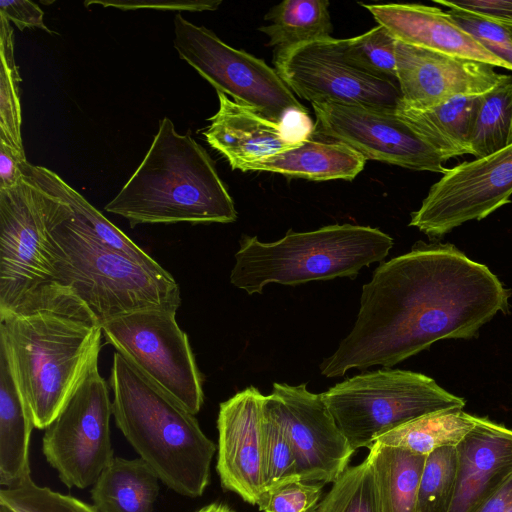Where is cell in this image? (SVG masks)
I'll return each instance as SVG.
<instances>
[{"label": "cell", "instance_id": "obj_1", "mask_svg": "<svg viewBox=\"0 0 512 512\" xmlns=\"http://www.w3.org/2000/svg\"><path fill=\"white\" fill-rule=\"evenodd\" d=\"M510 291L490 269L452 244L417 242L363 285L350 333L320 364L325 377L380 365L390 368L443 339H472Z\"/></svg>", "mask_w": 512, "mask_h": 512}, {"label": "cell", "instance_id": "obj_2", "mask_svg": "<svg viewBox=\"0 0 512 512\" xmlns=\"http://www.w3.org/2000/svg\"><path fill=\"white\" fill-rule=\"evenodd\" d=\"M102 335L82 304L0 314V346L35 428L45 429L54 420L98 361Z\"/></svg>", "mask_w": 512, "mask_h": 512}, {"label": "cell", "instance_id": "obj_3", "mask_svg": "<svg viewBox=\"0 0 512 512\" xmlns=\"http://www.w3.org/2000/svg\"><path fill=\"white\" fill-rule=\"evenodd\" d=\"M107 212L139 224L231 223L237 211L208 152L189 134H180L170 118L158 131L140 165Z\"/></svg>", "mask_w": 512, "mask_h": 512}, {"label": "cell", "instance_id": "obj_4", "mask_svg": "<svg viewBox=\"0 0 512 512\" xmlns=\"http://www.w3.org/2000/svg\"><path fill=\"white\" fill-rule=\"evenodd\" d=\"M115 424L160 481L197 498L210 482L216 444L194 414L115 352L111 367Z\"/></svg>", "mask_w": 512, "mask_h": 512}, {"label": "cell", "instance_id": "obj_5", "mask_svg": "<svg viewBox=\"0 0 512 512\" xmlns=\"http://www.w3.org/2000/svg\"><path fill=\"white\" fill-rule=\"evenodd\" d=\"M53 195L48 231L57 258L60 283L102 325L113 318L149 308L175 310L180 289L163 267L151 268L102 244L73 217L70 206Z\"/></svg>", "mask_w": 512, "mask_h": 512}, {"label": "cell", "instance_id": "obj_6", "mask_svg": "<svg viewBox=\"0 0 512 512\" xmlns=\"http://www.w3.org/2000/svg\"><path fill=\"white\" fill-rule=\"evenodd\" d=\"M393 239L370 226L334 224L309 232L288 230L276 242L243 235L230 282L249 295L267 284L295 286L315 280L351 277L383 261Z\"/></svg>", "mask_w": 512, "mask_h": 512}, {"label": "cell", "instance_id": "obj_7", "mask_svg": "<svg viewBox=\"0 0 512 512\" xmlns=\"http://www.w3.org/2000/svg\"><path fill=\"white\" fill-rule=\"evenodd\" d=\"M29 164L18 186L0 190V314L78 300L58 276L48 231L54 195L30 174Z\"/></svg>", "mask_w": 512, "mask_h": 512}, {"label": "cell", "instance_id": "obj_8", "mask_svg": "<svg viewBox=\"0 0 512 512\" xmlns=\"http://www.w3.org/2000/svg\"><path fill=\"white\" fill-rule=\"evenodd\" d=\"M341 432L356 451L423 415L463 409L465 400L417 372L383 369L348 378L321 393Z\"/></svg>", "mask_w": 512, "mask_h": 512}, {"label": "cell", "instance_id": "obj_9", "mask_svg": "<svg viewBox=\"0 0 512 512\" xmlns=\"http://www.w3.org/2000/svg\"><path fill=\"white\" fill-rule=\"evenodd\" d=\"M173 44L182 60L234 102L274 122H283L297 113L308 114L274 68L232 48L213 31L191 23L181 13L174 17Z\"/></svg>", "mask_w": 512, "mask_h": 512}, {"label": "cell", "instance_id": "obj_10", "mask_svg": "<svg viewBox=\"0 0 512 512\" xmlns=\"http://www.w3.org/2000/svg\"><path fill=\"white\" fill-rule=\"evenodd\" d=\"M176 312L142 309L108 320L101 328L116 352L195 415L204 400L202 378Z\"/></svg>", "mask_w": 512, "mask_h": 512}, {"label": "cell", "instance_id": "obj_11", "mask_svg": "<svg viewBox=\"0 0 512 512\" xmlns=\"http://www.w3.org/2000/svg\"><path fill=\"white\" fill-rule=\"evenodd\" d=\"M112 415L109 387L95 361L42 438L46 461L68 488L93 486L114 459Z\"/></svg>", "mask_w": 512, "mask_h": 512}, {"label": "cell", "instance_id": "obj_12", "mask_svg": "<svg viewBox=\"0 0 512 512\" xmlns=\"http://www.w3.org/2000/svg\"><path fill=\"white\" fill-rule=\"evenodd\" d=\"M282 81L311 104L336 103L396 110L401 92L396 82L367 74L346 62L336 39L327 38L274 52Z\"/></svg>", "mask_w": 512, "mask_h": 512}, {"label": "cell", "instance_id": "obj_13", "mask_svg": "<svg viewBox=\"0 0 512 512\" xmlns=\"http://www.w3.org/2000/svg\"><path fill=\"white\" fill-rule=\"evenodd\" d=\"M512 144L485 157L447 168L434 183L409 225L441 237L471 220H482L509 203Z\"/></svg>", "mask_w": 512, "mask_h": 512}, {"label": "cell", "instance_id": "obj_14", "mask_svg": "<svg viewBox=\"0 0 512 512\" xmlns=\"http://www.w3.org/2000/svg\"><path fill=\"white\" fill-rule=\"evenodd\" d=\"M320 138L343 143L366 160L443 174L444 160L395 112L374 107L312 104Z\"/></svg>", "mask_w": 512, "mask_h": 512}, {"label": "cell", "instance_id": "obj_15", "mask_svg": "<svg viewBox=\"0 0 512 512\" xmlns=\"http://www.w3.org/2000/svg\"><path fill=\"white\" fill-rule=\"evenodd\" d=\"M263 408L279 423L293 448L297 475L306 481L333 483L355 452L339 429L321 394L306 383H273Z\"/></svg>", "mask_w": 512, "mask_h": 512}, {"label": "cell", "instance_id": "obj_16", "mask_svg": "<svg viewBox=\"0 0 512 512\" xmlns=\"http://www.w3.org/2000/svg\"><path fill=\"white\" fill-rule=\"evenodd\" d=\"M263 398L254 386L219 406L216 470L221 486L256 505L264 490Z\"/></svg>", "mask_w": 512, "mask_h": 512}, {"label": "cell", "instance_id": "obj_17", "mask_svg": "<svg viewBox=\"0 0 512 512\" xmlns=\"http://www.w3.org/2000/svg\"><path fill=\"white\" fill-rule=\"evenodd\" d=\"M396 72L401 102L417 109L429 108L459 96L482 95L503 76L489 64L399 41L396 43Z\"/></svg>", "mask_w": 512, "mask_h": 512}, {"label": "cell", "instance_id": "obj_18", "mask_svg": "<svg viewBox=\"0 0 512 512\" xmlns=\"http://www.w3.org/2000/svg\"><path fill=\"white\" fill-rule=\"evenodd\" d=\"M216 92L219 109L208 119L211 123L203 135L233 170L293 148L312 134L311 120L305 116L274 122Z\"/></svg>", "mask_w": 512, "mask_h": 512}, {"label": "cell", "instance_id": "obj_19", "mask_svg": "<svg viewBox=\"0 0 512 512\" xmlns=\"http://www.w3.org/2000/svg\"><path fill=\"white\" fill-rule=\"evenodd\" d=\"M360 4L399 42L511 70L440 8L421 4Z\"/></svg>", "mask_w": 512, "mask_h": 512}, {"label": "cell", "instance_id": "obj_20", "mask_svg": "<svg viewBox=\"0 0 512 512\" xmlns=\"http://www.w3.org/2000/svg\"><path fill=\"white\" fill-rule=\"evenodd\" d=\"M456 490L450 512H469L512 471V429L485 417L456 446Z\"/></svg>", "mask_w": 512, "mask_h": 512}, {"label": "cell", "instance_id": "obj_21", "mask_svg": "<svg viewBox=\"0 0 512 512\" xmlns=\"http://www.w3.org/2000/svg\"><path fill=\"white\" fill-rule=\"evenodd\" d=\"M34 421L0 346V484L17 486L31 478L29 445Z\"/></svg>", "mask_w": 512, "mask_h": 512}, {"label": "cell", "instance_id": "obj_22", "mask_svg": "<svg viewBox=\"0 0 512 512\" xmlns=\"http://www.w3.org/2000/svg\"><path fill=\"white\" fill-rule=\"evenodd\" d=\"M366 159L349 146L311 136L297 146L249 163L241 171H268L308 180L354 179Z\"/></svg>", "mask_w": 512, "mask_h": 512}, {"label": "cell", "instance_id": "obj_23", "mask_svg": "<svg viewBox=\"0 0 512 512\" xmlns=\"http://www.w3.org/2000/svg\"><path fill=\"white\" fill-rule=\"evenodd\" d=\"M481 95L459 96L417 109L400 101L396 114L445 161L470 154V136Z\"/></svg>", "mask_w": 512, "mask_h": 512}, {"label": "cell", "instance_id": "obj_24", "mask_svg": "<svg viewBox=\"0 0 512 512\" xmlns=\"http://www.w3.org/2000/svg\"><path fill=\"white\" fill-rule=\"evenodd\" d=\"M159 477L141 458L114 457L91 489L99 512H154Z\"/></svg>", "mask_w": 512, "mask_h": 512}, {"label": "cell", "instance_id": "obj_25", "mask_svg": "<svg viewBox=\"0 0 512 512\" xmlns=\"http://www.w3.org/2000/svg\"><path fill=\"white\" fill-rule=\"evenodd\" d=\"M426 457L375 442L369 461L380 512H417L419 484Z\"/></svg>", "mask_w": 512, "mask_h": 512}, {"label": "cell", "instance_id": "obj_26", "mask_svg": "<svg viewBox=\"0 0 512 512\" xmlns=\"http://www.w3.org/2000/svg\"><path fill=\"white\" fill-rule=\"evenodd\" d=\"M476 417L463 409L441 410L409 421L376 442L427 456L440 448L456 447L474 428Z\"/></svg>", "mask_w": 512, "mask_h": 512}, {"label": "cell", "instance_id": "obj_27", "mask_svg": "<svg viewBox=\"0 0 512 512\" xmlns=\"http://www.w3.org/2000/svg\"><path fill=\"white\" fill-rule=\"evenodd\" d=\"M326 0H285L272 7L259 30L269 37L274 52L299 44L331 38L333 31Z\"/></svg>", "mask_w": 512, "mask_h": 512}, {"label": "cell", "instance_id": "obj_28", "mask_svg": "<svg viewBox=\"0 0 512 512\" xmlns=\"http://www.w3.org/2000/svg\"><path fill=\"white\" fill-rule=\"evenodd\" d=\"M32 174L68 203L73 217L102 244L151 268L162 267L55 172L31 165Z\"/></svg>", "mask_w": 512, "mask_h": 512}, {"label": "cell", "instance_id": "obj_29", "mask_svg": "<svg viewBox=\"0 0 512 512\" xmlns=\"http://www.w3.org/2000/svg\"><path fill=\"white\" fill-rule=\"evenodd\" d=\"M512 144V76L501 80L481 95L475 113L470 154L481 158Z\"/></svg>", "mask_w": 512, "mask_h": 512}, {"label": "cell", "instance_id": "obj_30", "mask_svg": "<svg viewBox=\"0 0 512 512\" xmlns=\"http://www.w3.org/2000/svg\"><path fill=\"white\" fill-rule=\"evenodd\" d=\"M0 140L25 153L21 135L18 66L14 57V31L0 16Z\"/></svg>", "mask_w": 512, "mask_h": 512}, {"label": "cell", "instance_id": "obj_31", "mask_svg": "<svg viewBox=\"0 0 512 512\" xmlns=\"http://www.w3.org/2000/svg\"><path fill=\"white\" fill-rule=\"evenodd\" d=\"M397 40L382 25L349 39H336L342 58L372 76L397 83ZM398 84V83H397Z\"/></svg>", "mask_w": 512, "mask_h": 512}, {"label": "cell", "instance_id": "obj_32", "mask_svg": "<svg viewBox=\"0 0 512 512\" xmlns=\"http://www.w3.org/2000/svg\"><path fill=\"white\" fill-rule=\"evenodd\" d=\"M316 512H380L369 461L347 467L332 483Z\"/></svg>", "mask_w": 512, "mask_h": 512}, {"label": "cell", "instance_id": "obj_33", "mask_svg": "<svg viewBox=\"0 0 512 512\" xmlns=\"http://www.w3.org/2000/svg\"><path fill=\"white\" fill-rule=\"evenodd\" d=\"M456 474V447L440 448L427 455L419 484L417 512H450Z\"/></svg>", "mask_w": 512, "mask_h": 512}, {"label": "cell", "instance_id": "obj_34", "mask_svg": "<svg viewBox=\"0 0 512 512\" xmlns=\"http://www.w3.org/2000/svg\"><path fill=\"white\" fill-rule=\"evenodd\" d=\"M0 505L8 512H99L94 505L37 485L32 478L0 490Z\"/></svg>", "mask_w": 512, "mask_h": 512}, {"label": "cell", "instance_id": "obj_35", "mask_svg": "<svg viewBox=\"0 0 512 512\" xmlns=\"http://www.w3.org/2000/svg\"><path fill=\"white\" fill-rule=\"evenodd\" d=\"M262 429L264 489L299 477L295 454L287 435L264 408Z\"/></svg>", "mask_w": 512, "mask_h": 512}, {"label": "cell", "instance_id": "obj_36", "mask_svg": "<svg viewBox=\"0 0 512 512\" xmlns=\"http://www.w3.org/2000/svg\"><path fill=\"white\" fill-rule=\"evenodd\" d=\"M324 485L295 477L264 489L256 505L262 512H316Z\"/></svg>", "mask_w": 512, "mask_h": 512}, {"label": "cell", "instance_id": "obj_37", "mask_svg": "<svg viewBox=\"0 0 512 512\" xmlns=\"http://www.w3.org/2000/svg\"><path fill=\"white\" fill-rule=\"evenodd\" d=\"M454 22L488 52L506 62L512 71V36L509 30L477 15L449 10Z\"/></svg>", "mask_w": 512, "mask_h": 512}, {"label": "cell", "instance_id": "obj_38", "mask_svg": "<svg viewBox=\"0 0 512 512\" xmlns=\"http://www.w3.org/2000/svg\"><path fill=\"white\" fill-rule=\"evenodd\" d=\"M449 8L477 15L504 27H512V0H434Z\"/></svg>", "mask_w": 512, "mask_h": 512}, {"label": "cell", "instance_id": "obj_39", "mask_svg": "<svg viewBox=\"0 0 512 512\" xmlns=\"http://www.w3.org/2000/svg\"><path fill=\"white\" fill-rule=\"evenodd\" d=\"M85 6L101 4L104 7H115L122 10L132 9H158V10H186L204 11L216 10L221 0H200V1H86Z\"/></svg>", "mask_w": 512, "mask_h": 512}, {"label": "cell", "instance_id": "obj_40", "mask_svg": "<svg viewBox=\"0 0 512 512\" xmlns=\"http://www.w3.org/2000/svg\"><path fill=\"white\" fill-rule=\"evenodd\" d=\"M0 16L14 23L20 31L25 28H41L51 32L43 22V11L28 0H1Z\"/></svg>", "mask_w": 512, "mask_h": 512}, {"label": "cell", "instance_id": "obj_41", "mask_svg": "<svg viewBox=\"0 0 512 512\" xmlns=\"http://www.w3.org/2000/svg\"><path fill=\"white\" fill-rule=\"evenodd\" d=\"M25 153L0 140V190L18 186L25 177Z\"/></svg>", "mask_w": 512, "mask_h": 512}, {"label": "cell", "instance_id": "obj_42", "mask_svg": "<svg viewBox=\"0 0 512 512\" xmlns=\"http://www.w3.org/2000/svg\"><path fill=\"white\" fill-rule=\"evenodd\" d=\"M469 512H512V471L488 489Z\"/></svg>", "mask_w": 512, "mask_h": 512}, {"label": "cell", "instance_id": "obj_43", "mask_svg": "<svg viewBox=\"0 0 512 512\" xmlns=\"http://www.w3.org/2000/svg\"><path fill=\"white\" fill-rule=\"evenodd\" d=\"M196 512H236L232 508H230L228 505L223 503H210Z\"/></svg>", "mask_w": 512, "mask_h": 512}, {"label": "cell", "instance_id": "obj_44", "mask_svg": "<svg viewBox=\"0 0 512 512\" xmlns=\"http://www.w3.org/2000/svg\"><path fill=\"white\" fill-rule=\"evenodd\" d=\"M506 28L509 30V32H510V34L512 36V27H506Z\"/></svg>", "mask_w": 512, "mask_h": 512}]
</instances>
